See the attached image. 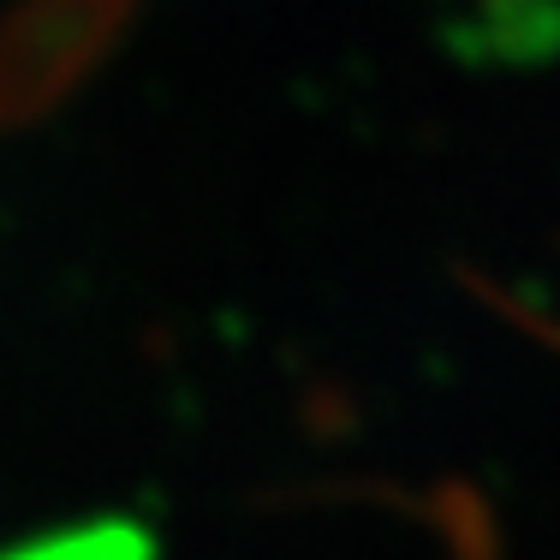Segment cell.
Listing matches in <instances>:
<instances>
[{
	"label": "cell",
	"instance_id": "6da1fadb",
	"mask_svg": "<svg viewBox=\"0 0 560 560\" xmlns=\"http://www.w3.org/2000/svg\"><path fill=\"white\" fill-rule=\"evenodd\" d=\"M24 560H96V537H90V549L84 542H72V549H31Z\"/></svg>",
	"mask_w": 560,
	"mask_h": 560
}]
</instances>
